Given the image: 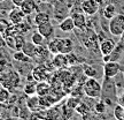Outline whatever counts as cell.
<instances>
[{
	"instance_id": "cell-8",
	"label": "cell",
	"mask_w": 124,
	"mask_h": 120,
	"mask_svg": "<svg viewBox=\"0 0 124 120\" xmlns=\"http://www.w3.org/2000/svg\"><path fill=\"white\" fill-rule=\"evenodd\" d=\"M58 50L59 53H70V52L74 51V42L70 38H60V37H58Z\"/></svg>"
},
{
	"instance_id": "cell-1",
	"label": "cell",
	"mask_w": 124,
	"mask_h": 120,
	"mask_svg": "<svg viewBox=\"0 0 124 120\" xmlns=\"http://www.w3.org/2000/svg\"><path fill=\"white\" fill-rule=\"evenodd\" d=\"M84 95L90 98H100L102 92V83L97 80V77H87L83 84Z\"/></svg>"
},
{
	"instance_id": "cell-31",
	"label": "cell",
	"mask_w": 124,
	"mask_h": 120,
	"mask_svg": "<svg viewBox=\"0 0 124 120\" xmlns=\"http://www.w3.org/2000/svg\"><path fill=\"white\" fill-rule=\"evenodd\" d=\"M80 102H82V101H80L79 97H77V96H72V95H71L70 97L67 99V103H66V104L69 107H71V109H74V110H75L76 107L78 106V104H79Z\"/></svg>"
},
{
	"instance_id": "cell-16",
	"label": "cell",
	"mask_w": 124,
	"mask_h": 120,
	"mask_svg": "<svg viewBox=\"0 0 124 120\" xmlns=\"http://www.w3.org/2000/svg\"><path fill=\"white\" fill-rule=\"evenodd\" d=\"M37 50H38V46L36 44H33L32 42H25V44H24V46L22 47V51L24 52L25 54H28L30 58H35V57H37Z\"/></svg>"
},
{
	"instance_id": "cell-29",
	"label": "cell",
	"mask_w": 124,
	"mask_h": 120,
	"mask_svg": "<svg viewBox=\"0 0 124 120\" xmlns=\"http://www.w3.org/2000/svg\"><path fill=\"white\" fill-rule=\"evenodd\" d=\"M84 75L86 77H97L98 75V71L94 68L93 66H90V65H85L84 66Z\"/></svg>"
},
{
	"instance_id": "cell-34",
	"label": "cell",
	"mask_w": 124,
	"mask_h": 120,
	"mask_svg": "<svg viewBox=\"0 0 124 120\" xmlns=\"http://www.w3.org/2000/svg\"><path fill=\"white\" fill-rule=\"evenodd\" d=\"M6 29H7V24L4 21H0V35H4Z\"/></svg>"
},
{
	"instance_id": "cell-15",
	"label": "cell",
	"mask_w": 124,
	"mask_h": 120,
	"mask_svg": "<svg viewBox=\"0 0 124 120\" xmlns=\"http://www.w3.org/2000/svg\"><path fill=\"white\" fill-rule=\"evenodd\" d=\"M49 92H51V85H49L46 81H39V82L37 83V87H36V93H37L39 97L47 96Z\"/></svg>"
},
{
	"instance_id": "cell-13",
	"label": "cell",
	"mask_w": 124,
	"mask_h": 120,
	"mask_svg": "<svg viewBox=\"0 0 124 120\" xmlns=\"http://www.w3.org/2000/svg\"><path fill=\"white\" fill-rule=\"evenodd\" d=\"M74 23H75V27L78 29H85L86 28V18H85V13H80V12H72L70 15Z\"/></svg>"
},
{
	"instance_id": "cell-22",
	"label": "cell",
	"mask_w": 124,
	"mask_h": 120,
	"mask_svg": "<svg viewBox=\"0 0 124 120\" xmlns=\"http://www.w3.org/2000/svg\"><path fill=\"white\" fill-rule=\"evenodd\" d=\"M75 111L77 112L79 116L83 117V118H86V117L89 116V113L91 112V107H90L86 103L80 102L79 104H78V106L75 109Z\"/></svg>"
},
{
	"instance_id": "cell-20",
	"label": "cell",
	"mask_w": 124,
	"mask_h": 120,
	"mask_svg": "<svg viewBox=\"0 0 124 120\" xmlns=\"http://www.w3.org/2000/svg\"><path fill=\"white\" fill-rule=\"evenodd\" d=\"M39 96L37 95H33V96H29L28 98V102H27V107L29 109V111L31 112H35L38 107H39Z\"/></svg>"
},
{
	"instance_id": "cell-36",
	"label": "cell",
	"mask_w": 124,
	"mask_h": 120,
	"mask_svg": "<svg viewBox=\"0 0 124 120\" xmlns=\"http://www.w3.org/2000/svg\"><path fill=\"white\" fill-rule=\"evenodd\" d=\"M12 2H13L14 6H16V7H21V5L24 2V0H12Z\"/></svg>"
},
{
	"instance_id": "cell-3",
	"label": "cell",
	"mask_w": 124,
	"mask_h": 120,
	"mask_svg": "<svg viewBox=\"0 0 124 120\" xmlns=\"http://www.w3.org/2000/svg\"><path fill=\"white\" fill-rule=\"evenodd\" d=\"M108 31L115 37H120L124 32V15L116 14L108 22Z\"/></svg>"
},
{
	"instance_id": "cell-24",
	"label": "cell",
	"mask_w": 124,
	"mask_h": 120,
	"mask_svg": "<svg viewBox=\"0 0 124 120\" xmlns=\"http://www.w3.org/2000/svg\"><path fill=\"white\" fill-rule=\"evenodd\" d=\"M36 87H37V83L35 82V80L30 81V82L25 83V85L23 87V91H24V93H25L27 96L37 95V93H36Z\"/></svg>"
},
{
	"instance_id": "cell-25",
	"label": "cell",
	"mask_w": 124,
	"mask_h": 120,
	"mask_svg": "<svg viewBox=\"0 0 124 120\" xmlns=\"http://www.w3.org/2000/svg\"><path fill=\"white\" fill-rule=\"evenodd\" d=\"M47 49L51 52V54H56L59 53L58 50V37H52L51 39H48V43H47Z\"/></svg>"
},
{
	"instance_id": "cell-27",
	"label": "cell",
	"mask_w": 124,
	"mask_h": 120,
	"mask_svg": "<svg viewBox=\"0 0 124 120\" xmlns=\"http://www.w3.org/2000/svg\"><path fill=\"white\" fill-rule=\"evenodd\" d=\"M15 37V50H22V47L25 44V35L24 34H16Z\"/></svg>"
},
{
	"instance_id": "cell-10",
	"label": "cell",
	"mask_w": 124,
	"mask_h": 120,
	"mask_svg": "<svg viewBox=\"0 0 124 120\" xmlns=\"http://www.w3.org/2000/svg\"><path fill=\"white\" fill-rule=\"evenodd\" d=\"M52 65H53L55 68H58V69H64L66 67L70 66L67 54H63V53L54 54L53 59H52Z\"/></svg>"
},
{
	"instance_id": "cell-9",
	"label": "cell",
	"mask_w": 124,
	"mask_h": 120,
	"mask_svg": "<svg viewBox=\"0 0 124 120\" xmlns=\"http://www.w3.org/2000/svg\"><path fill=\"white\" fill-rule=\"evenodd\" d=\"M37 30L39 31L46 39H51L52 37H54V26L52 24L51 21H47V22H44L39 26H37Z\"/></svg>"
},
{
	"instance_id": "cell-18",
	"label": "cell",
	"mask_w": 124,
	"mask_h": 120,
	"mask_svg": "<svg viewBox=\"0 0 124 120\" xmlns=\"http://www.w3.org/2000/svg\"><path fill=\"white\" fill-rule=\"evenodd\" d=\"M13 59L15 60V61H17V62H24V64L32 61V58H30L28 54L24 53L22 50H15V52L13 53Z\"/></svg>"
},
{
	"instance_id": "cell-23",
	"label": "cell",
	"mask_w": 124,
	"mask_h": 120,
	"mask_svg": "<svg viewBox=\"0 0 124 120\" xmlns=\"http://www.w3.org/2000/svg\"><path fill=\"white\" fill-rule=\"evenodd\" d=\"M45 40H46V38H45L44 36L41 35L38 30L33 31V32L31 34V42H32L33 44H36L37 46H39V45H44Z\"/></svg>"
},
{
	"instance_id": "cell-33",
	"label": "cell",
	"mask_w": 124,
	"mask_h": 120,
	"mask_svg": "<svg viewBox=\"0 0 124 120\" xmlns=\"http://www.w3.org/2000/svg\"><path fill=\"white\" fill-rule=\"evenodd\" d=\"M67 57H68V60H69V65H70V66H74V65H76V64L78 62V59H77V57H76V55L72 53V52L68 53V54H67Z\"/></svg>"
},
{
	"instance_id": "cell-37",
	"label": "cell",
	"mask_w": 124,
	"mask_h": 120,
	"mask_svg": "<svg viewBox=\"0 0 124 120\" xmlns=\"http://www.w3.org/2000/svg\"><path fill=\"white\" fill-rule=\"evenodd\" d=\"M120 40H121V42H123V43H124V32H123V34H122V35L120 36Z\"/></svg>"
},
{
	"instance_id": "cell-7",
	"label": "cell",
	"mask_w": 124,
	"mask_h": 120,
	"mask_svg": "<svg viewBox=\"0 0 124 120\" xmlns=\"http://www.w3.org/2000/svg\"><path fill=\"white\" fill-rule=\"evenodd\" d=\"M82 10L86 15L92 16L94 14H97L99 10V2L97 0H84L82 2Z\"/></svg>"
},
{
	"instance_id": "cell-39",
	"label": "cell",
	"mask_w": 124,
	"mask_h": 120,
	"mask_svg": "<svg viewBox=\"0 0 124 120\" xmlns=\"http://www.w3.org/2000/svg\"><path fill=\"white\" fill-rule=\"evenodd\" d=\"M2 87H4V84H2V82L0 81V88H2Z\"/></svg>"
},
{
	"instance_id": "cell-32",
	"label": "cell",
	"mask_w": 124,
	"mask_h": 120,
	"mask_svg": "<svg viewBox=\"0 0 124 120\" xmlns=\"http://www.w3.org/2000/svg\"><path fill=\"white\" fill-rule=\"evenodd\" d=\"M4 39H5V45L8 46L9 49L15 50V37L13 35H4Z\"/></svg>"
},
{
	"instance_id": "cell-38",
	"label": "cell",
	"mask_w": 124,
	"mask_h": 120,
	"mask_svg": "<svg viewBox=\"0 0 124 120\" xmlns=\"http://www.w3.org/2000/svg\"><path fill=\"white\" fill-rule=\"evenodd\" d=\"M37 1H39V2H47L48 0H37Z\"/></svg>"
},
{
	"instance_id": "cell-28",
	"label": "cell",
	"mask_w": 124,
	"mask_h": 120,
	"mask_svg": "<svg viewBox=\"0 0 124 120\" xmlns=\"http://www.w3.org/2000/svg\"><path fill=\"white\" fill-rule=\"evenodd\" d=\"M107 107H108V105L102 99H100L99 102L94 104V112L98 113V114H102V113H105L107 111Z\"/></svg>"
},
{
	"instance_id": "cell-2",
	"label": "cell",
	"mask_w": 124,
	"mask_h": 120,
	"mask_svg": "<svg viewBox=\"0 0 124 120\" xmlns=\"http://www.w3.org/2000/svg\"><path fill=\"white\" fill-rule=\"evenodd\" d=\"M0 81L2 82L4 87L9 90H13L14 88H17L21 77L17 72L13 69H7L6 72H0Z\"/></svg>"
},
{
	"instance_id": "cell-30",
	"label": "cell",
	"mask_w": 124,
	"mask_h": 120,
	"mask_svg": "<svg viewBox=\"0 0 124 120\" xmlns=\"http://www.w3.org/2000/svg\"><path fill=\"white\" fill-rule=\"evenodd\" d=\"M10 90L7 89L6 87L0 88V103H6L8 102L9 97H10Z\"/></svg>"
},
{
	"instance_id": "cell-17",
	"label": "cell",
	"mask_w": 124,
	"mask_h": 120,
	"mask_svg": "<svg viewBox=\"0 0 124 120\" xmlns=\"http://www.w3.org/2000/svg\"><path fill=\"white\" fill-rule=\"evenodd\" d=\"M47 74H48V73L45 72L41 66L37 67V68H35V69L32 71V77H33V80H36L37 82H39V81H47V79H48V75H47Z\"/></svg>"
},
{
	"instance_id": "cell-6",
	"label": "cell",
	"mask_w": 124,
	"mask_h": 120,
	"mask_svg": "<svg viewBox=\"0 0 124 120\" xmlns=\"http://www.w3.org/2000/svg\"><path fill=\"white\" fill-rule=\"evenodd\" d=\"M25 14L23 13V10L20 7H16L15 6V8H13L10 12H9V21L10 23L13 24V26H16V24H20V23L24 22V20H25Z\"/></svg>"
},
{
	"instance_id": "cell-19",
	"label": "cell",
	"mask_w": 124,
	"mask_h": 120,
	"mask_svg": "<svg viewBox=\"0 0 124 120\" xmlns=\"http://www.w3.org/2000/svg\"><path fill=\"white\" fill-rule=\"evenodd\" d=\"M47 21H51V15L46 12H37V14L33 18V23L36 26H39V24L47 22Z\"/></svg>"
},
{
	"instance_id": "cell-14",
	"label": "cell",
	"mask_w": 124,
	"mask_h": 120,
	"mask_svg": "<svg viewBox=\"0 0 124 120\" xmlns=\"http://www.w3.org/2000/svg\"><path fill=\"white\" fill-rule=\"evenodd\" d=\"M75 23H74V20L71 16H67L62 20L61 22L59 23V29L62 31V32H70L75 29Z\"/></svg>"
},
{
	"instance_id": "cell-11",
	"label": "cell",
	"mask_w": 124,
	"mask_h": 120,
	"mask_svg": "<svg viewBox=\"0 0 124 120\" xmlns=\"http://www.w3.org/2000/svg\"><path fill=\"white\" fill-rule=\"evenodd\" d=\"M116 46V43L110 38H106L103 39L99 45V50H100V53L101 55H109V54L114 51Z\"/></svg>"
},
{
	"instance_id": "cell-35",
	"label": "cell",
	"mask_w": 124,
	"mask_h": 120,
	"mask_svg": "<svg viewBox=\"0 0 124 120\" xmlns=\"http://www.w3.org/2000/svg\"><path fill=\"white\" fill-rule=\"evenodd\" d=\"M117 103L124 106V90L120 93V95H118V98H117Z\"/></svg>"
},
{
	"instance_id": "cell-5",
	"label": "cell",
	"mask_w": 124,
	"mask_h": 120,
	"mask_svg": "<svg viewBox=\"0 0 124 120\" xmlns=\"http://www.w3.org/2000/svg\"><path fill=\"white\" fill-rule=\"evenodd\" d=\"M123 55H124V43L120 40L118 43H116L115 49H114V51L109 55H102V61L103 62L118 61V60H121V58Z\"/></svg>"
},
{
	"instance_id": "cell-26",
	"label": "cell",
	"mask_w": 124,
	"mask_h": 120,
	"mask_svg": "<svg viewBox=\"0 0 124 120\" xmlns=\"http://www.w3.org/2000/svg\"><path fill=\"white\" fill-rule=\"evenodd\" d=\"M113 114H114V118H115V119H117V120H124V106L117 103L115 106H114Z\"/></svg>"
},
{
	"instance_id": "cell-40",
	"label": "cell",
	"mask_w": 124,
	"mask_h": 120,
	"mask_svg": "<svg viewBox=\"0 0 124 120\" xmlns=\"http://www.w3.org/2000/svg\"><path fill=\"white\" fill-rule=\"evenodd\" d=\"M1 113H2V109L0 107V118H1Z\"/></svg>"
},
{
	"instance_id": "cell-21",
	"label": "cell",
	"mask_w": 124,
	"mask_h": 120,
	"mask_svg": "<svg viewBox=\"0 0 124 120\" xmlns=\"http://www.w3.org/2000/svg\"><path fill=\"white\" fill-rule=\"evenodd\" d=\"M116 7L114 6V5H107V6H105V8H103V10H102V15H103V18H107L108 21L110 20V18H113L114 16L116 15Z\"/></svg>"
},
{
	"instance_id": "cell-4",
	"label": "cell",
	"mask_w": 124,
	"mask_h": 120,
	"mask_svg": "<svg viewBox=\"0 0 124 120\" xmlns=\"http://www.w3.org/2000/svg\"><path fill=\"white\" fill-rule=\"evenodd\" d=\"M121 65L118 61H107L103 62V77L115 79L121 73Z\"/></svg>"
},
{
	"instance_id": "cell-12",
	"label": "cell",
	"mask_w": 124,
	"mask_h": 120,
	"mask_svg": "<svg viewBox=\"0 0 124 120\" xmlns=\"http://www.w3.org/2000/svg\"><path fill=\"white\" fill-rule=\"evenodd\" d=\"M20 8L23 10V13L25 14L27 16L33 14V12L38 10V4L37 0H24V2L21 5Z\"/></svg>"
}]
</instances>
